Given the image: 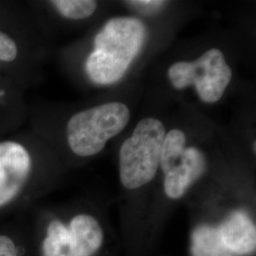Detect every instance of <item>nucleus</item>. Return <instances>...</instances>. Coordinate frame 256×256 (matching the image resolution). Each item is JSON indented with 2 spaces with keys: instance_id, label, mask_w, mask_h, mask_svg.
Instances as JSON below:
<instances>
[{
  "instance_id": "nucleus-1",
  "label": "nucleus",
  "mask_w": 256,
  "mask_h": 256,
  "mask_svg": "<svg viewBox=\"0 0 256 256\" xmlns=\"http://www.w3.org/2000/svg\"><path fill=\"white\" fill-rule=\"evenodd\" d=\"M146 38V28L135 18H115L106 23L94 39V50L86 72L97 84H112L126 74Z\"/></svg>"
},
{
  "instance_id": "nucleus-2",
  "label": "nucleus",
  "mask_w": 256,
  "mask_h": 256,
  "mask_svg": "<svg viewBox=\"0 0 256 256\" xmlns=\"http://www.w3.org/2000/svg\"><path fill=\"white\" fill-rule=\"evenodd\" d=\"M166 130L160 120H140L131 137L120 149V178L129 190L138 189L155 178Z\"/></svg>"
},
{
  "instance_id": "nucleus-3",
  "label": "nucleus",
  "mask_w": 256,
  "mask_h": 256,
  "mask_svg": "<svg viewBox=\"0 0 256 256\" xmlns=\"http://www.w3.org/2000/svg\"><path fill=\"white\" fill-rule=\"evenodd\" d=\"M130 110L124 102H112L74 115L68 122V142L76 155L100 153L110 138L128 126Z\"/></svg>"
},
{
  "instance_id": "nucleus-4",
  "label": "nucleus",
  "mask_w": 256,
  "mask_h": 256,
  "mask_svg": "<svg viewBox=\"0 0 256 256\" xmlns=\"http://www.w3.org/2000/svg\"><path fill=\"white\" fill-rule=\"evenodd\" d=\"M232 72L218 48H210L192 62H176L168 70L176 90L194 84L200 99L212 104L220 101L232 80Z\"/></svg>"
},
{
  "instance_id": "nucleus-5",
  "label": "nucleus",
  "mask_w": 256,
  "mask_h": 256,
  "mask_svg": "<svg viewBox=\"0 0 256 256\" xmlns=\"http://www.w3.org/2000/svg\"><path fill=\"white\" fill-rule=\"evenodd\" d=\"M30 168V158L24 147L14 142L0 144V207L18 194Z\"/></svg>"
},
{
  "instance_id": "nucleus-6",
  "label": "nucleus",
  "mask_w": 256,
  "mask_h": 256,
  "mask_svg": "<svg viewBox=\"0 0 256 256\" xmlns=\"http://www.w3.org/2000/svg\"><path fill=\"white\" fill-rule=\"evenodd\" d=\"M205 156L196 147L185 148L180 160L165 173L164 192L172 200H178L205 173Z\"/></svg>"
},
{
  "instance_id": "nucleus-7",
  "label": "nucleus",
  "mask_w": 256,
  "mask_h": 256,
  "mask_svg": "<svg viewBox=\"0 0 256 256\" xmlns=\"http://www.w3.org/2000/svg\"><path fill=\"white\" fill-rule=\"evenodd\" d=\"M218 229L224 244L234 256H248L256 252V225L245 212L232 214Z\"/></svg>"
},
{
  "instance_id": "nucleus-8",
  "label": "nucleus",
  "mask_w": 256,
  "mask_h": 256,
  "mask_svg": "<svg viewBox=\"0 0 256 256\" xmlns=\"http://www.w3.org/2000/svg\"><path fill=\"white\" fill-rule=\"evenodd\" d=\"M68 230L76 256H93L102 245V230L99 222L92 216H76Z\"/></svg>"
},
{
  "instance_id": "nucleus-9",
  "label": "nucleus",
  "mask_w": 256,
  "mask_h": 256,
  "mask_svg": "<svg viewBox=\"0 0 256 256\" xmlns=\"http://www.w3.org/2000/svg\"><path fill=\"white\" fill-rule=\"evenodd\" d=\"M192 256H234L224 244L218 228L202 225L192 230Z\"/></svg>"
},
{
  "instance_id": "nucleus-10",
  "label": "nucleus",
  "mask_w": 256,
  "mask_h": 256,
  "mask_svg": "<svg viewBox=\"0 0 256 256\" xmlns=\"http://www.w3.org/2000/svg\"><path fill=\"white\" fill-rule=\"evenodd\" d=\"M43 256H76L68 227L59 220L50 223L42 246Z\"/></svg>"
},
{
  "instance_id": "nucleus-11",
  "label": "nucleus",
  "mask_w": 256,
  "mask_h": 256,
  "mask_svg": "<svg viewBox=\"0 0 256 256\" xmlns=\"http://www.w3.org/2000/svg\"><path fill=\"white\" fill-rule=\"evenodd\" d=\"M185 144L186 136L182 130L172 129L165 134L160 160V165L164 174L180 160L186 148Z\"/></svg>"
},
{
  "instance_id": "nucleus-12",
  "label": "nucleus",
  "mask_w": 256,
  "mask_h": 256,
  "mask_svg": "<svg viewBox=\"0 0 256 256\" xmlns=\"http://www.w3.org/2000/svg\"><path fill=\"white\" fill-rule=\"evenodd\" d=\"M52 3L63 16L70 19L90 18L97 9V2L92 0H54Z\"/></svg>"
},
{
  "instance_id": "nucleus-13",
  "label": "nucleus",
  "mask_w": 256,
  "mask_h": 256,
  "mask_svg": "<svg viewBox=\"0 0 256 256\" xmlns=\"http://www.w3.org/2000/svg\"><path fill=\"white\" fill-rule=\"evenodd\" d=\"M0 256H18L16 248L10 238L0 236Z\"/></svg>"
},
{
  "instance_id": "nucleus-14",
  "label": "nucleus",
  "mask_w": 256,
  "mask_h": 256,
  "mask_svg": "<svg viewBox=\"0 0 256 256\" xmlns=\"http://www.w3.org/2000/svg\"><path fill=\"white\" fill-rule=\"evenodd\" d=\"M130 3L132 5L135 6H140V7H151V8H155V7H160L162 6L164 1H156V0H138V1H130Z\"/></svg>"
}]
</instances>
